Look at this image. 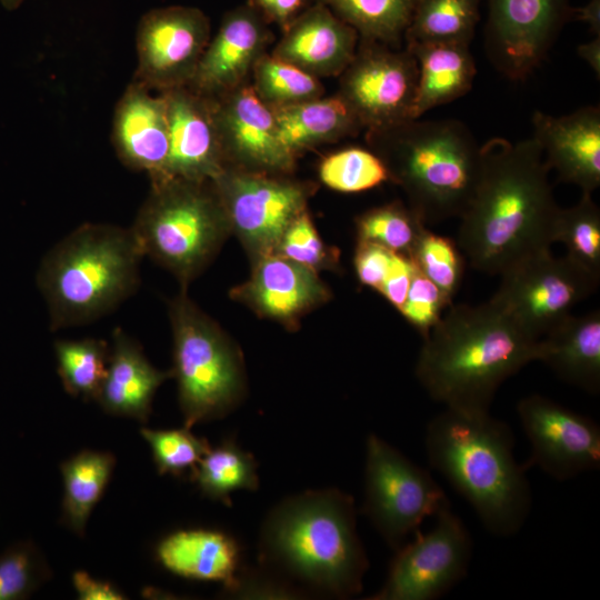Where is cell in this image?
<instances>
[{"label": "cell", "instance_id": "6da1fadb", "mask_svg": "<svg viewBox=\"0 0 600 600\" xmlns=\"http://www.w3.org/2000/svg\"><path fill=\"white\" fill-rule=\"evenodd\" d=\"M549 171L533 138L512 142L494 137L481 144L479 180L457 239L473 269L501 276L554 243L561 208Z\"/></svg>", "mask_w": 600, "mask_h": 600}, {"label": "cell", "instance_id": "7a4b0ae2", "mask_svg": "<svg viewBox=\"0 0 600 600\" xmlns=\"http://www.w3.org/2000/svg\"><path fill=\"white\" fill-rule=\"evenodd\" d=\"M538 342L491 299L451 304L423 339L416 377L444 408L490 411L499 387L537 361Z\"/></svg>", "mask_w": 600, "mask_h": 600}, {"label": "cell", "instance_id": "3957f363", "mask_svg": "<svg viewBox=\"0 0 600 600\" xmlns=\"http://www.w3.org/2000/svg\"><path fill=\"white\" fill-rule=\"evenodd\" d=\"M510 427L490 411L444 408L427 424L430 466L462 496L486 530L511 537L523 527L532 492L527 469L513 454Z\"/></svg>", "mask_w": 600, "mask_h": 600}, {"label": "cell", "instance_id": "277c9868", "mask_svg": "<svg viewBox=\"0 0 600 600\" xmlns=\"http://www.w3.org/2000/svg\"><path fill=\"white\" fill-rule=\"evenodd\" d=\"M260 556L264 566L312 590L337 598L359 594L369 561L353 498L331 488L283 499L264 519Z\"/></svg>", "mask_w": 600, "mask_h": 600}, {"label": "cell", "instance_id": "5b68a950", "mask_svg": "<svg viewBox=\"0 0 600 600\" xmlns=\"http://www.w3.org/2000/svg\"><path fill=\"white\" fill-rule=\"evenodd\" d=\"M366 140L426 226L461 217L481 170V146L464 123L411 119L367 130Z\"/></svg>", "mask_w": 600, "mask_h": 600}, {"label": "cell", "instance_id": "8992f818", "mask_svg": "<svg viewBox=\"0 0 600 600\" xmlns=\"http://www.w3.org/2000/svg\"><path fill=\"white\" fill-rule=\"evenodd\" d=\"M142 257L130 228L87 222L72 230L37 273L50 330L86 324L116 309L137 291Z\"/></svg>", "mask_w": 600, "mask_h": 600}, {"label": "cell", "instance_id": "52a82bcc", "mask_svg": "<svg viewBox=\"0 0 600 600\" xmlns=\"http://www.w3.org/2000/svg\"><path fill=\"white\" fill-rule=\"evenodd\" d=\"M130 229L142 254L168 269L182 289L202 272L230 233L211 181L171 178L151 181Z\"/></svg>", "mask_w": 600, "mask_h": 600}, {"label": "cell", "instance_id": "ba28073f", "mask_svg": "<svg viewBox=\"0 0 600 600\" xmlns=\"http://www.w3.org/2000/svg\"><path fill=\"white\" fill-rule=\"evenodd\" d=\"M173 334L172 377L184 427L219 419L233 410L246 393V374L238 347L187 296L171 300Z\"/></svg>", "mask_w": 600, "mask_h": 600}, {"label": "cell", "instance_id": "9c48e42d", "mask_svg": "<svg viewBox=\"0 0 600 600\" xmlns=\"http://www.w3.org/2000/svg\"><path fill=\"white\" fill-rule=\"evenodd\" d=\"M447 503L446 492L428 470L377 434L368 436L361 512L393 550Z\"/></svg>", "mask_w": 600, "mask_h": 600}, {"label": "cell", "instance_id": "30bf717a", "mask_svg": "<svg viewBox=\"0 0 600 600\" xmlns=\"http://www.w3.org/2000/svg\"><path fill=\"white\" fill-rule=\"evenodd\" d=\"M230 233L239 237L252 260L274 254L290 223L308 208L316 188L290 174L227 167L211 181Z\"/></svg>", "mask_w": 600, "mask_h": 600}, {"label": "cell", "instance_id": "8fae6325", "mask_svg": "<svg viewBox=\"0 0 600 600\" xmlns=\"http://www.w3.org/2000/svg\"><path fill=\"white\" fill-rule=\"evenodd\" d=\"M594 279L567 256L534 253L506 270L491 300L529 336L540 339L598 288Z\"/></svg>", "mask_w": 600, "mask_h": 600}, {"label": "cell", "instance_id": "7c38bea8", "mask_svg": "<svg viewBox=\"0 0 600 600\" xmlns=\"http://www.w3.org/2000/svg\"><path fill=\"white\" fill-rule=\"evenodd\" d=\"M431 530L406 541L396 551L387 579L371 600H436L468 573L471 534L450 502L436 514Z\"/></svg>", "mask_w": 600, "mask_h": 600}, {"label": "cell", "instance_id": "4fadbf2b", "mask_svg": "<svg viewBox=\"0 0 600 600\" xmlns=\"http://www.w3.org/2000/svg\"><path fill=\"white\" fill-rule=\"evenodd\" d=\"M417 86L418 63L408 49L359 39L337 93L367 131L413 119Z\"/></svg>", "mask_w": 600, "mask_h": 600}, {"label": "cell", "instance_id": "5bb4252c", "mask_svg": "<svg viewBox=\"0 0 600 600\" xmlns=\"http://www.w3.org/2000/svg\"><path fill=\"white\" fill-rule=\"evenodd\" d=\"M570 0H488L484 47L504 78L527 79L548 58L570 20Z\"/></svg>", "mask_w": 600, "mask_h": 600}, {"label": "cell", "instance_id": "9a60e30c", "mask_svg": "<svg viewBox=\"0 0 600 600\" xmlns=\"http://www.w3.org/2000/svg\"><path fill=\"white\" fill-rule=\"evenodd\" d=\"M210 38V21L198 8L169 6L147 11L137 27L133 79L156 92L188 86Z\"/></svg>", "mask_w": 600, "mask_h": 600}, {"label": "cell", "instance_id": "2e32d148", "mask_svg": "<svg viewBox=\"0 0 600 600\" xmlns=\"http://www.w3.org/2000/svg\"><path fill=\"white\" fill-rule=\"evenodd\" d=\"M517 412L531 448L527 470L539 467L566 481L599 469L600 427L594 420L537 393L522 398Z\"/></svg>", "mask_w": 600, "mask_h": 600}, {"label": "cell", "instance_id": "e0dca14e", "mask_svg": "<svg viewBox=\"0 0 600 600\" xmlns=\"http://www.w3.org/2000/svg\"><path fill=\"white\" fill-rule=\"evenodd\" d=\"M211 99L227 167L291 174L297 159L281 142L273 111L257 97L250 81Z\"/></svg>", "mask_w": 600, "mask_h": 600}, {"label": "cell", "instance_id": "ac0fdd59", "mask_svg": "<svg viewBox=\"0 0 600 600\" xmlns=\"http://www.w3.org/2000/svg\"><path fill=\"white\" fill-rule=\"evenodd\" d=\"M162 93L166 102L169 151L160 177L196 182L213 181L227 168L212 99L188 86ZM151 180V181H152Z\"/></svg>", "mask_w": 600, "mask_h": 600}, {"label": "cell", "instance_id": "d6986e66", "mask_svg": "<svg viewBox=\"0 0 600 600\" xmlns=\"http://www.w3.org/2000/svg\"><path fill=\"white\" fill-rule=\"evenodd\" d=\"M268 24L249 3L228 11L188 87L217 98L249 82L254 64L272 39Z\"/></svg>", "mask_w": 600, "mask_h": 600}, {"label": "cell", "instance_id": "ffe728a7", "mask_svg": "<svg viewBox=\"0 0 600 600\" xmlns=\"http://www.w3.org/2000/svg\"><path fill=\"white\" fill-rule=\"evenodd\" d=\"M531 121L548 168L592 194L600 186V108L587 106L561 117L534 111Z\"/></svg>", "mask_w": 600, "mask_h": 600}, {"label": "cell", "instance_id": "44dd1931", "mask_svg": "<svg viewBox=\"0 0 600 600\" xmlns=\"http://www.w3.org/2000/svg\"><path fill=\"white\" fill-rule=\"evenodd\" d=\"M261 317L294 327L311 309L326 302L330 291L318 272L279 254L253 261L250 278L231 292Z\"/></svg>", "mask_w": 600, "mask_h": 600}, {"label": "cell", "instance_id": "7402d4cb", "mask_svg": "<svg viewBox=\"0 0 600 600\" xmlns=\"http://www.w3.org/2000/svg\"><path fill=\"white\" fill-rule=\"evenodd\" d=\"M111 142L127 168L161 176L169 151V129L162 93L132 80L117 102Z\"/></svg>", "mask_w": 600, "mask_h": 600}, {"label": "cell", "instance_id": "603a6c76", "mask_svg": "<svg viewBox=\"0 0 600 600\" xmlns=\"http://www.w3.org/2000/svg\"><path fill=\"white\" fill-rule=\"evenodd\" d=\"M358 42L359 34L351 26L314 2L282 31L270 53L318 79L339 77Z\"/></svg>", "mask_w": 600, "mask_h": 600}, {"label": "cell", "instance_id": "cb8c5ba5", "mask_svg": "<svg viewBox=\"0 0 600 600\" xmlns=\"http://www.w3.org/2000/svg\"><path fill=\"white\" fill-rule=\"evenodd\" d=\"M171 377V370L154 368L140 344L121 328H116L107 374L96 401L110 414L144 423L151 413L156 391Z\"/></svg>", "mask_w": 600, "mask_h": 600}, {"label": "cell", "instance_id": "d4e9b609", "mask_svg": "<svg viewBox=\"0 0 600 600\" xmlns=\"http://www.w3.org/2000/svg\"><path fill=\"white\" fill-rule=\"evenodd\" d=\"M156 557L164 569L176 576L221 582L228 592L239 574L241 550L229 533L194 528L166 536L156 548Z\"/></svg>", "mask_w": 600, "mask_h": 600}, {"label": "cell", "instance_id": "484cf974", "mask_svg": "<svg viewBox=\"0 0 600 600\" xmlns=\"http://www.w3.org/2000/svg\"><path fill=\"white\" fill-rule=\"evenodd\" d=\"M537 361L586 392L600 391V311L569 314L539 339Z\"/></svg>", "mask_w": 600, "mask_h": 600}, {"label": "cell", "instance_id": "4316f807", "mask_svg": "<svg viewBox=\"0 0 600 600\" xmlns=\"http://www.w3.org/2000/svg\"><path fill=\"white\" fill-rule=\"evenodd\" d=\"M406 49L418 63L413 119L471 90L477 70L469 44L416 43L406 46Z\"/></svg>", "mask_w": 600, "mask_h": 600}, {"label": "cell", "instance_id": "83f0119b", "mask_svg": "<svg viewBox=\"0 0 600 600\" xmlns=\"http://www.w3.org/2000/svg\"><path fill=\"white\" fill-rule=\"evenodd\" d=\"M272 111L279 138L296 159L321 144L357 136L363 129L338 93Z\"/></svg>", "mask_w": 600, "mask_h": 600}, {"label": "cell", "instance_id": "f1b7e54d", "mask_svg": "<svg viewBox=\"0 0 600 600\" xmlns=\"http://www.w3.org/2000/svg\"><path fill=\"white\" fill-rule=\"evenodd\" d=\"M116 458L110 452L83 450L61 466L62 513L68 528L82 536L92 509L110 481Z\"/></svg>", "mask_w": 600, "mask_h": 600}, {"label": "cell", "instance_id": "f546056e", "mask_svg": "<svg viewBox=\"0 0 600 600\" xmlns=\"http://www.w3.org/2000/svg\"><path fill=\"white\" fill-rule=\"evenodd\" d=\"M482 0H414L404 32L406 46L416 43L469 44L480 19Z\"/></svg>", "mask_w": 600, "mask_h": 600}, {"label": "cell", "instance_id": "4dcf8cb0", "mask_svg": "<svg viewBox=\"0 0 600 600\" xmlns=\"http://www.w3.org/2000/svg\"><path fill=\"white\" fill-rule=\"evenodd\" d=\"M258 463L233 439L210 448L190 472L201 493L231 506L230 496L237 490L256 491L259 487Z\"/></svg>", "mask_w": 600, "mask_h": 600}, {"label": "cell", "instance_id": "1f68e13d", "mask_svg": "<svg viewBox=\"0 0 600 600\" xmlns=\"http://www.w3.org/2000/svg\"><path fill=\"white\" fill-rule=\"evenodd\" d=\"M351 26L359 39L400 48L414 0H314Z\"/></svg>", "mask_w": 600, "mask_h": 600}, {"label": "cell", "instance_id": "d6a6232c", "mask_svg": "<svg viewBox=\"0 0 600 600\" xmlns=\"http://www.w3.org/2000/svg\"><path fill=\"white\" fill-rule=\"evenodd\" d=\"M250 84L257 97L271 110L323 97L320 79L301 69L263 53L254 64Z\"/></svg>", "mask_w": 600, "mask_h": 600}, {"label": "cell", "instance_id": "836d02e7", "mask_svg": "<svg viewBox=\"0 0 600 600\" xmlns=\"http://www.w3.org/2000/svg\"><path fill=\"white\" fill-rule=\"evenodd\" d=\"M54 352L64 390L73 397L96 401L107 374L108 343L94 338L57 340Z\"/></svg>", "mask_w": 600, "mask_h": 600}, {"label": "cell", "instance_id": "e575fe53", "mask_svg": "<svg viewBox=\"0 0 600 600\" xmlns=\"http://www.w3.org/2000/svg\"><path fill=\"white\" fill-rule=\"evenodd\" d=\"M554 242H562L566 256L600 281V210L590 193H582L574 206L560 209Z\"/></svg>", "mask_w": 600, "mask_h": 600}, {"label": "cell", "instance_id": "d590c367", "mask_svg": "<svg viewBox=\"0 0 600 600\" xmlns=\"http://www.w3.org/2000/svg\"><path fill=\"white\" fill-rule=\"evenodd\" d=\"M358 241L377 243L410 257L426 223L402 201L372 208L356 220Z\"/></svg>", "mask_w": 600, "mask_h": 600}, {"label": "cell", "instance_id": "8d00e7d4", "mask_svg": "<svg viewBox=\"0 0 600 600\" xmlns=\"http://www.w3.org/2000/svg\"><path fill=\"white\" fill-rule=\"evenodd\" d=\"M319 178L330 189L344 193L362 192L390 180L381 158L360 147L324 157L319 166Z\"/></svg>", "mask_w": 600, "mask_h": 600}, {"label": "cell", "instance_id": "74e56055", "mask_svg": "<svg viewBox=\"0 0 600 600\" xmlns=\"http://www.w3.org/2000/svg\"><path fill=\"white\" fill-rule=\"evenodd\" d=\"M410 258L419 271L452 301L464 268V257L457 242L424 228Z\"/></svg>", "mask_w": 600, "mask_h": 600}, {"label": "cell", "instance_id": "f35d334b", "mask_svg": "<svg viewBox=\"0 0 600 600\" xmlns=\"http://www.w3.org/2000/svg\"><path fill=\"white\" fill-rule=\"evenodd\" d=\"M140 433L151 448L160 474L180 477L188 470L191 472L211 448L207 439L197 437L187 427L172 430L141 428Z\"/></svg>", "mask_w": 600, "mask_h": 600}, {"label": "cell", "instance_id": "ab89813d", "mask_svg": "<svg viewBox=\"0 0 600 600\" xmlns=\"http://www.w3.org/2000/svg\"><path fill=\"white\" fill-rule=\"evenodd\" d=\"M49 568L31 542H19L0 554V600L31 596L48 578Z\"/></svg>", "mask_w": 600, "mask_h": 600}, {"label": "cell", "instance_id": "60d3db41", "mask_svg": "<svg viewBox=\"0 0 600 600\" xmlns=\"http://www.w3.org/2000/svg\"><path fill=\"white\" fill-rule=\"evenodd\" d=\"M274 254L316 272L322 269H334L339 259L337 250L327 247L319 237L308 209L287 228Z\"/></svg>", "mask_w": 600, "mask_h": 600}, {"label": "cell", "instance_id": "b9f144b4", "mask_svg": "<svg viewBox=\"0 0 600 600\" xmlns=\"http://www.w3.org/2000/svg\"><path fill=\"white\" fill-rule=\"evenodd\" d=\"M452 301L414 264L406 301L399 311L424 339Z\"/></svg>", "mask_w": 600, "mask_h": 600}, {"label": "cell", "instance_id": "7bdbcfd3", "mask_svg": "<svg viewBox=\"0 0 600 600\" xmlns=\"http://www.w3.org/2000/svg\"><path fill=\"white\" fill-rule=\"evenodd\" d=\"M394 253L377 243L358 241L354 268L359 281L379 291L389 272Z\"/></svg>", "mask_w": 600, "mask_h": 600}, {"label": "cell", "instance_id": "ee69618b", "mask_svg": "<svg viewBox=\"0 0 600 600\" xmlns=\"http://www.w3.org/2000/svg\"><path fill=\"white\" fill-rule=\"evenodd\" d=\"M414 271L412 259L406 254L394 253L389 272L379 292L394 307L401 310Z\"/></svg>", "mask_w": 600, "mask_h": 600}, {"label": "cell", "instance_id": "f6af8a7d", "mask_svg": "<svg viewBox=\"0 0 600 600\" xmlns=\"http://www.w3.org/2000/svg\"><path fill=\"white\" fill-rule=\"evenodd\" d=\"M314 0H249L268 23L286 30Z\"/></svg>", "mask_w": 600, "mask_h": 600}, {"label": "cell", "instance_id": "bcb514c9", "mask_svg": "<svg viewBox=\"0 0 600 600\" xmlns=\"http://www.w3.org/2000/svg\"><path fill=\"white\" fill-rule=\"evenodd\" d=\"M73 587L81 600H123L126 594L108 581L92 578L78 570L72 574Z\"/></svg>", "mask_w": 600, "mask_h": 600}, {"label": "cell", "instance_id": "7dc6e473", "mask_svg": "<svg viewBox=\"0 0 600 600\" xmlns=\"http://www.w3.org/2000/svg\"><path fill=\"white\" fill-rule=\"evenodd\" d=\"M570 20L587 23L596 37H600V0H590L586 6L571 8Z\"/></svg>", "mask_w": 600, "mask_h": 600}, {"label": "cell", "instance_id": "c3c4849f", "mask_svg": "<svg viewBox=\"0 0 600 600\" xmlns=\"http://www.w3.org/2000/svg\"><path fill=\"white\" fill-rule=\"evenodd\" d=\"M578 56L584 60L597 78L600 77V37H594L589 42L582 43L577 48Z\"/></svg>", "mask_w": 600, "mask_h": 600}, {"label": "cell", "instance_id": "681fc988", "mask_svg": "<svg viewBox=\"0 0 600 600\" xmlns=\"http://www.w3.org/2000/svg\"><path fill=\"white\" fill-rule=\"evenodd\" d=\"M23 1L24 0H0L1 4L10 11L19 8Z\"/></svg>", "mask_w": 600, "mask_h": 600}]
</instances>
